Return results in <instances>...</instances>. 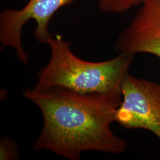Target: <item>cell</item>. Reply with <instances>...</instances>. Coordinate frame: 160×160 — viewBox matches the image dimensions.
Instances as JSON below:
<instances>
[{
    "label": "cell",
    "instance_id": "6da1fadb",
    "mask_svg": "<svg viewBox=\"0 0 160 160\" xmlns=\"http://www.w3.org/2000/svg\"><path fill=\"white\" fill-rule=\"evenodd\" d=\"M23 96L39 108L43 118L34 149L78 160L87 151L118 155L127 148L126 140L111 129L122 93L81 94L53 87L44 90L28 88Z\"/></svg>",
    "mask_w": 160,
    "mask_h": 160
},
{
    "label": "cell",
    "instance_id": "7a4b0ae2",
    "mask_svg": "<svg viewBox=\"0 0 160 160\" xmlns=\"http://www.w3.org/2000/svg\"><path fill=\"white\" fill-rule=\"evenodd\" d=\"M51 55L49 62L38 74L33 88L44 90L61 87L81 94H120L122 81L134 55L125 53L102 62H89L77 57L70 43L61 35L51 36L46 41Z\"/></svg>",
    "mask_w": 160,
    "mask_h": 160
},
{
    "label": "cell",
    "instance_id": "3957f363",
    "mask_svg": "<svg viewBox=\"0 0 160 160\" xmlns=\"http://www.w3.org/2000/svg\"><path fill=\"white\" fill-rule=\"evenodd\" d=\"M121 92L116 122L126 129L149 131L160 140V84L128 72L122 81Z\"/></svg>",
    "mask_w": 160,
    "mask_h": 160
},
{
    "label": "cell",
    "instance_id": "277c9868",
    "mask_svg": "<svg viewBox=\"0 0 160 160\" xmlns=\"http://www.w3.org/2000/svg\"><path fill=\"white\" fill-rule=\"evenodd\" d=\"M74 0H29L20 10L6 9L0 15V41L3 46L12 47L18 59L27 65L29 58L22 45V29L33 19L36 23L34 35L41 43H46L51 36L48 25L59 8L70 4Z\"/></svg>",
    "mask_w": 160,
    "mask_h": 160
},
{
    "label": "cell",
    "instance_id": "5b68a950",
    "mask_svg": "<svg viewBox=\"0 0 160 160\" xmlns=\"http://www.w3.org/2000/svg\"><path fill=\"white\" fill-rule=\"evenodd\" d=\"M119 53H146L160 58V0H147L119 36Z\"/></svg>",
    "mask_w": 160,
    "mask_h": 160
},
{
    "label": "cell",
    "instance_id": "8992f818",
    "mask_svg": "<svg viewBox=\"0 0 160 160\" xmlns=\"http://www.w3.org/2000/svg\"><path fill=\"white\" fill-rule=\"evenodd\" d=\"M147 0H99L98 6L102 12H123L133 6L142 5Z\"/></svg>",
    "mask_w": 160,
    "mask_h": 160
},
{
    "label": "cell",
    "instance_id": "52a82bcc",
    "mask_svg": "<svg viewBox=\"0 0 160 160\" xmlns=\"http://www.w3.org/2000/svg\"><path fill=\"white\" fill-rule=\"evenodd\" d=\"M17 144L8 138H2L0 142V159L17 160L18 157Z\"/></svg>",
    "mask_w": 160,
    "mask_h": 160
}]
</instances>
